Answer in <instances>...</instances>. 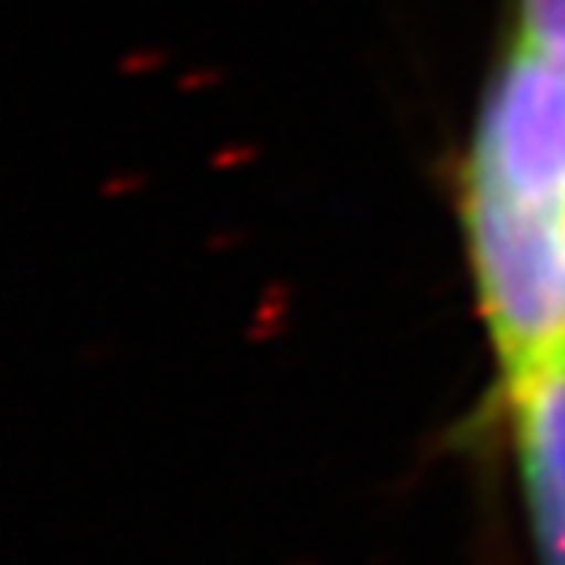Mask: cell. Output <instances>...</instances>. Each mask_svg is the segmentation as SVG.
<instances>
[{"instance_id": "cell-1", "label": "cell", "mask_w": 565, "mask_h": 565, "mask_svg": "<svg viewBox=\"0 0 565 565\" xmlns=\"http://www.w3.org/2000/svg\"><path fill=\"white\" fill-rule=\"evenodd\" d=\"M448 202L492 412L565 375V0H500Z\"/></svg>"}, {"instance_id": "cell-2", "label": "cell", "mask_w": 565, "mask_h": 565, "mask_svg": "<svg viewBox=\"0 0 565 565\" xmlns=\"http://www.w3.org/2000/svg\"><path fill=\"white\" fill-rule=\"evenodd\" d=\"M511 459L533 565H565V375L481 412Z\"/></svg>"}]
</instances>
